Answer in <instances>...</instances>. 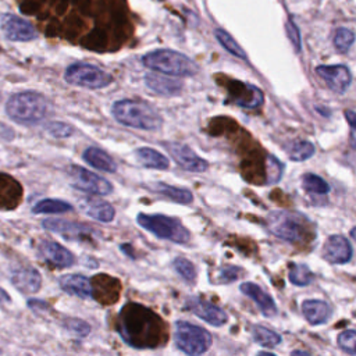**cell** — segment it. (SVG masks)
Listing matches in <instances>:
<instances>
[{
  "label": "cell",
  "mask_w": 356,
  "mask_h": 356,
  "mask_svg": "<svg viewBox=\"0 0 356 356\" xmlns=\"http://www.w3.org/2000/svg\"><path fill=\"white\" fill-rule=\"evenodd\" d=\"M117 330L130 346L156 348L166 341V325L159 314L139 303H126L117 317Z\"/></svg>",
  "instance_id": "cell-1"
},
{
  "label": "cell",
  "mask_w": 356,
  "mask_h": 356,
  "mask_svg": "<svg viewBox=\"0 0 356 356\" xmlns=\"http://www.w3.org/2000/svg\"><path fill=\"white\" fill-rule=\"evenodd\" d=\"M6 113L19 124L34 126L44 121L52 113V103L40 92H19L9 98Z\"/></svg>",
  "instance_id": "cell-2"
},
{
  "label": "cell",
  "mask_w": 356,
  "mask_h": 356,
  "mask_svg": "<svg viewBox=\"0 0 356 356\" xmlns=\"http://www.w3.org/2000/svg\"><path fill=\"white\" fill-rule=\"evenodd\" d=\"M267 228L277 238L291 244H305L312 238L310 220L296 212H271L267 217Z\"/></svg>",
  "instance_id": "cell-3"
},
{
  "label": "cell",
  "mask_w": 356,
  "mask_h": 356,
  "mask_svg": "<svg viewBox=\"0 0 356 356\" xmlns=\"http://www.w3.org/2000/svg\"><path fill=\"white\" fill-rule=\"evenodd\" d=\"M115 119L127 127L145 130V131H156L163 126V119L151 105L133 101L123 99L113 105L112 108Z\"/></svg>",
  "instance_id": "cell-4"
},
{
  "label": "cell",
  "mask_w": 356,
  "mask_h": 356,
  "mask_svg": "<svg viewBox=\"0 0 356 356\" xmlns=\"http://www.w3.org/2000/svg\"><path fill=\"white\" fill-rule=\"evenodd\" d=\"M142 63L149 70L160 73L163 76L192 77L196 76L199 71L198 65L192 59L183 53L167 49L146 53L142 58Z\"/></svg>",
  "instance_id": "cell-5"
},
{
  "label": "cell",
  "mask_w": 356,
  "mask_h": 356,
  "mask_svg": "<svg viewBox=\"0 0 356 356\" xmlns=\"http://www.w3.org/2000/svg\"><path fill=\"white\" fill-rule=\"evenodd\" d=\"M138 224L158 238L167 239L176 244H188L191 239L189 231L183 226L178 219L164 214H145L139 213L137 217Z\"/></svg>",
  "instance_id": "cell-6"
},
{
  "label": "cell",
  "mask_w": 356,
  "mask_h": 356,
  "mask_svg": "<svg viewBox=\"0 0 356 356\" xmlns=\"http://www.w3.org/2000/svg\"><path fill=\"white\" fill-rule=\"evenodd\" d=\"M174 341L178 349L188 356H202L210 349L213 338L203 327L181 320L176 323Z\"/></svg>",
  "instance_id": "cell-7"
},
{
  "label": "cell",
  "mask_w": 356,
  "mask_h": 356,
  "mask_svg": "<svg viewBox=\"0 0 356 356\" xmlns=\"http://www.w3.org/2000/svg\"><path fill=\"white\" fill-rule=\"evenodd\" d=\"M65 80L71 85L87 90H102L113 83V77L108 71L88 63H74L69 66Z\"/></svg>",
  "instance_id": "cell-8"
},
{
  "label": "cell",
  "mask_w": 356,
  "mask_h": 356,
  "mask_svg": "<svg viewBox=\"0 0 356 356\" xmlns=\"http://www.w3.org/2000/svg\"><path fill=\"white\" fill-rule=\"evenodd\" d=\"M67 176L74 188L94 196H106L113 192V185L96 173L81 166H70Z\"/></svg>",
  "instance_id": "cell-9"
},
{
  "label": "cell",
  "mask_w": 356,
  "mask_h": 356,
  "mask_svg": "<svg viewBox=\"0 0 356 356\" xmlns=\"http://www.w3.org/2000/svg\"><path fill=\"white\" fill-rule=\"evenodd\" d=\"M3 35L13 42H28L38 38V31L27 20L16 15H5L0 20Z\"/></svg>",
  "instance_id": "cell-10"
},
{
  "label": "cell",
  "mask_w": 356,
  "mask_h": 356,
  "mask_svg": "<svg viewBox=\"0 0 356 356\" xmlns=\"http://www.w3.org/2000/svg\"><path fill=\"white\" fill-rule=\"evenodd\" d=\"M44 228L48 231L56 232L67 239L71 241H83V239H90L95 234H98L92 227L76 221H67V220H60V219H46L42 221Z\"/></svg>",
  "instance_id": "cell-11"
},
{
  "label": "cell",
  "mask_w": 356,
  "mask_h": 356,
  "mask_svg": "<svg viewBox=\"0 0 356 356\" xmlns=\"http://www.w3.org/2000/svg\"><path fill=\"white\" fill-rule=\"evenodd\" d=\"M185 306L199 319L205 320L206 323L220 327L228 321V316L220 306L201 298V296H189L185 300Z\"/></svg>",
  "instance_id": "cell-12"
},
{
  "label": "cell",
  "mask_w": 356,
  "mask_h": 356,
  "mask_svg": "<svg viewBox=\"0 0 356 356\" xmlns=\"http://www.w3.org/2000/svg\"><path fill=\"white\" fill-rule=\"evenodd\" d=\"M316 73L327 84V87L338 95L345 94L352 84V74L344 65L319 66Z\"/></svg>",
  "instance_id": "cell-13"
},
{
  "label": "cell",
  "mask_w": 356,
  "mask_h": 356,
  "mask_svg": "<svg viewBox=\"0 0 356 356\" xmlns=\"http://www.w3.org/2000/svg\"><path fill=\"white\" fill-rule=\"evenodd\" d=\"M167 151L171 155V158L176 160V163L192 173H203L209 169V163L198 156L189 146L180 144V142H170L167 144Z\"/></svg>",
  "instance_id": "cell-14"
},
{
  "label": "cell",
  "mask_w": 356,
  "mask_h": 356,
  "mask_svg": "<svg viewBox=\"0 0 356 356\" xmlns=\"http://www.w3.org/2000/svg\"><path fill=\"white\" fill-rule=\"evenodd\" d=\"M353 248L344 235H331L323 248V257L331 264H345L350 262Z\"/></svg>",
  "instance_id": "cell-15"
},
{
  "label": "cell",
  "mask_w": 356,
  "mask_h": 356,
  "mask_svg": "<svg viewBox=\"0 0 356 356\" xmlns=\"http://www.w3.org/2000/svg\"><path fill=\"white\" fill-rule=\"evenodd\" d=\"M40 255L45 262L58 269L71 267L76 263V256L55 241H42L40 245Z\"/></svg>",
  "instance_id": "cell-16"
},
{
  "label": "cell",
  "mask_w": 356,
  "mask_h": 356,
  "mask_svg": "<svg viewBox=\"0 0 356 356\" xmlns=\"http://www.w3.org/2000/svg\"><path fill=\"white\" fill-rule=\"evenodd\" d=\"M232 84L234 85H231L230 88V96L237 106L245 108V109H256L263 105L264 96L259 88L251 84H242V83H232Z\"/></svg>",
  "instance_id": "cell-17"
},
{
  "label": "cell",
  "mask_w": 356,
  "mask_h": 356,
  "mask_svg": "<svg viewBox=\"0 0 356 356\" xmlns=\"http://www.w3.org/2000/svg\"><path fill=\"white\" fill-rule=\"evenodd\" d=\"M12 282L22 292L35 294L42 285V276L37 269L31 266L20 267L13 271Z\"/></svg>",
  "instance_id": "cell-18"
},
{
  "label": "cell",
  "mask_w": 356,
  "mask_h": 356,
  "mask_svg": "<svg viewBox=\"0 0 356 356\" xmlns=\"http://www.w3.org/2000/svg\"><path fill=\"white\" fill-rule=\"evenodd\" d=\"M239 289L244 295H246L255 300V303L259 306L260 312L266 317H274L277 314L278 307H277L273 296L269 295L267 292H264L259 285H256L253 282H244V284H241Z\"/></svg>",
  "instance_id": "cell-19"
},
{
  "label": "cell",
  "mask_w": 356,
  "mask_h": 356,
  "mask_svg": "<svg viewBox=\"0 0 356 356\" xmlns=\"http://www.w3.org/2000/svg\"><path fill=\"white\" fill-rule=\"evenodd\" d=\"M60 288L69 295L78 296L81 299L92 298L91 280L83 274H66L59 280Z\"/></svg>",
  "instance_id": "cell-20"
},
{
  "label": "cell",
  "mask_w": 356,
  "mask_h": 356,
  "mask_svg": "<svg viewBox=\"0 0 356 356\" xmlns=\"http://www.w3.org/2000/svg\"><path fill=\"white\" fill-rule=\"evenodd\" d=\"M80 205H81V209L85 212V214L102 223H110L116 216V210L110 203L95 196H87L81 199Z\"/></svg>",
  "instance_id": "cell-21"
},
{
  "label": "cell",
  "mask_w": 356,
  "mask_h": 356,
  "mask_svg": "<svg viewBox=\"0 0 356 356\" xmlns=\"http://www.w3.org/2000/svg\"><path fill=\"white\" fill-rule=\"evenodd\" d=\"M302 313L309 324L320 325L325 324L331 319L332 310L325 300L307 299L302 303Z\"/></svg>",
  "instance_id": "cell-22"
},
{
  "label": "cell",
  "mask_w": 356,
  "mask_h": 356,
  "mask_svg": "<svg viewBox=\"0 0 356 356\" xmlns=\"http://www.w3.org/2000/svg\"><path fill=\"white\" fill-rule=\"evenodd\" d=\"M145 84L146 87L162 96H176L183 91V83L178 80L169 78L167 76H159V74H146L145 76Z\"/></svg>",
  "instance_id": "cell-23"
},
{
  "label": "cell",
  "mask_w": 356,
  "mask_h": 356,
  "mask_svg": "<svg viewBox=\"0 0 356 356\" xmlns=\"http://www.w3.org/2000/svg\"><path fill=\"white\" fill-rule=\"evenodd\" d=\"M116 282H117V280L115 277H109L106 274L95 276L94 280H91L92 298L98 299V302H102V303L116 302L119 298L120 289H109Z\"/></svg>",
  "instance_id": "cell-24"
},
{
  "label": "cell",
  "mask_w": 356,
  "mask_h": 356,
  "mask_svg": "<svg viewBox=\"0 0 356 356\" xmlns=\"http://www.w3.org/2000/svg\"><path fill=\"white\" fill-rule=\"evenodd\" d=\"M83 158L90 166H92L96 170H101L105 173H116L117 171V163L113 160V158L99 148H94V146L88 148L84 152Z\"/></svg>",
  "instance_id": "cell-25"
},
{
  "label": "cell",
  "mask_w": 356,
  "mask_h": 356,
  "mask_svg": "<svg viewBox=\"0 0 356 356\" xmlns=\"http://www.w3.org/2000/svg\"><path fill=\"white\" fill-rule=\"evenodd\" d=\"M137 159L139 163L148 169H156V170H166L169 169V159L162 155L160 152L152 149V148H139L135 152Z\"/></svg>",
  "instance_id": "cell-26"
},
{
  "label": "cell",
  "mask_w": 356,
  "mask_h": 356,
  "mask_svg": "<svg viewBox=\"0 0 356 356\" xmlns=\"http://www.w3.org/2000/svg\"><path fill=\"white\" fill-rule=\"evenodd\" d=\"M153 191L169 198L170 201L181 203V205H189L194 201V195L191 191H188L185 188H178V187H173L169 184H163V183L156 184L153 187Z\"/></svg>",
  "instance_id": "cell-27"
},
{
  "label": "cell",
  "mask_w": 356,
  "mask_h": 356,
  "mask_svg": "<svg viewBox=\"0 0 356 356\" xmlns=\"http://www.w3.org/2000/svg\"><path fill=\"white\" fill-rule=\"evenodd\" d=\"M71 210L73 206L60 199H42L33 207V213L35 214H62Z\"/></svg>",
  "instance_id": "cell-28"
},
{
  "label": "cell",
  "mask_w": 356,
  "mask_h": 356,
  "mask_svg": "<svg viewBox=\"0 0 356 356\" xmlns=\"http://www.w3.org/2000/svg\"><path fill=\"white\" fill-rule=\"evenodd\" d=\"M252 337H253L255 342H257L262 346H269V348H274V346L280 345L282 341V338L278 332H276L267 327H263V325H253Z\"/></svg>",
  "instance_id": "cell-29"
},
{
  "label": "cell",
  "mask_w": 356,
  "mask_h": 356,
  "mask_svg": "<svg viewBox=\"0 0 356 356\" xmlns=\"http://www.w3.org/2000/svg\"><path fill=\"white\" fill-rule=\"evenodd\" d=\"M288 278L296 287H306L313 281L314 274L303 263H291L289 271H288Z\"/></svg>",
  "instance_id": "cell-30"
},
{
  "label": "cell",
  "mask_w": 356,
  "mask_h": 356,
  "mask_svg": "<svg viewBox=\"0 0 356 356\" xmlns=\"http://www.w3.org/2000/svg\"><path fill=\"white\" fill-rule=\"evenodd\" d=\"M214 37L216 40L219 41V44L228 52L231 53L232 56L238 58V59H242V60H246V53L244 52V49L237 44V41L224 30L221 28H217L214 31Z\"/></svg>",
  "instance_id": "cell-31"
},
{
  "label": "cell",
  "mask_w": 356,
  "mask_h": 356,
  "mask_svg": "<svg viewBox=\"0 0 356 356\" xmlns=\"http://www.w3.org/2000/svg\"><path fill=\"white\" fill-rule=\"evenodd\" d=\"M314 155V146L309 141H295L289 145L288 156L292 162H305Z\"/></svg>",
  "instance_id": "cell-32"
},
{
  "label": "cell",
  "mask_w": 356,
  "mask_h": 356,
  "mask_svg": "<svg viewBox=\"0 0 356 356\" xmlns=\"http://www.w3.org/2000/svg\"><path fill=\"white\" fill-rule=\"evenodd\" d=\"M303 188L312 195H325L330 192V185L321 177L313 173L303 176Z\"/></svg>",
  "instance_id": "cell-33"
},
{
  "label": "cell",
  "mask_w": 356,
  "mask_h": 356,
  "mask_svg": "<svg viewBox=\"0 0 356 356\" xmlns=\"http://www.w3.org/2000/svg\"><path fill=\"white\" fill-rule=\"evenodd\" d=\"M355 42V34L348 28H337L334 34V46L339 52H348Z\"/></svg>",
  "instance_id": "cell-34"
},
{
  "label": "cell",
  "mask_w": 356,
  "mask_h": 356,
  "mask_svg": "<svg viewBox=\"0 0 356 356\" xmlns=\"http://www.w3.org/2000/svg\"><path fill=\"white\" fill-rule=\"evenodd\" d=\"M176 271L188 282H194L196 278V269L192 262L185 257H176L173 262Z\"/></svg>",
  "instance_id": "cell-35"
},
{
  "label": "cell",
  "mask_w": 356,
  "mask_h": 356,
  "mask_svg": "<svg viewBox=\"0 0 356 356\" xmlns=\"http://www.w3.org/2000/svg\"><path fill=\"white\" fill-rule=\"evenodd\" d=\"M355 338H356L355 330H345V331H342V332L338 335L337 342H338L339 348H341L345 353H348V355H350V356H355V353H356V349H355Z\"/></svg>",
  "instance_id": "cell-36"
},
{
  "label": "cell",
  "mask_w": 356,
  "mask_h": 356,
  "mask_svg": "<svg viewBox=\"0 0 356 356\" xmlns=\"http://www.w3.org/2000/svg\"><path fill=\"white\" fill-rule=\"evenodd\" d=\"M65 327L78 337H87L91 332V325L81 319L69 317L65 320Z\"/></svg>",
  "instance_id": "cell-37"
},
{
  "label": "cell",
  "mask_w": 356,
  "mask_h": 356,
  "mask_svg": "<svg viewBox=\"0 0 356 356\" xmlns=\"http://www.w3.org/2000/svg\"><path fill=\"white\" fill-rule=\"evenodd\" d=\"M46 131L55 138H69L74 134V128L70 124L62 121H52L46 124Z\"/></svg>",
  "instance_id": "cell-38"
},
{
  "label": "cell",
  "mask_w": 356,
  "mask_h": 356,
  "mask_svg": "<svg viewBox=\"0 0 356 356\" xmlns=\"http://www.w3.org/2000/svg\"><path fill=\"white\" fill-rule=\"evenodd\" d=\"M269 166H267V184H276L281 180L282 176V164L274 156H269Z\"/></svg>",
  "instance_id": "cell-39"
},
{
  "label": "cell",
  "mask_w": 356,
  "mask_h": 356,
  "mask_svg": "<svg viewBox=\"0 0 356 356\" xmlns=\"http://www.w3.org/2000/svg\"><path fill=\"white\" fill-rule=\"evenodd\" d=\"M241 274V269L237 266H226L220 271V278L223 282H232Z\"/></svg>",
  "instance_id": "cell-40"
},
{
  "label": "cell",
  "mask_w": 356,
  "mask_h": 356,
  "mask_svg": "<svg viewBox=\"0 0 356 356\" xmlns=\"http://www.w3.org/2000/svg\"><path fill=\"white\" fill-rule=\"evenodd\" d=\"M287 33H288V37H289V40H291V42H292L295 51L299 52V51H300V35H299V30H298V27L295 26V23L291 22V20L287 23Z\"/></svg>",
  "instance_id": "cell-41"
},
{
  "label": "cell",
  "mask_w": 356,
  "mask_h": 356,
  "mask_svg": "<svg viewBox=\"0 0 356 356\" xmlns=\"http://www.w3.org/2000/svg\"><path fill=\"white\" fill-rule=\"evenodd\" d=\"M10 302H12L10 294L0 287V303H10Z\"/></svg>",
  "instance_id": "cell-42"
},
{
  "label": "cell",
  "mask_w": 356,
  "mask_h": 356,
  "mask_svg": "<svg viewBox=\"0 0 356 356\" xmlns=\"http://www.w3.org/2000/svg\"><path fill=\"white\" fill-rule=\"evenodd\" d=\"M345 116H346V119H348V121L350 124V128L353 130L355 128V113L352 110H346Z\"/></svg>",
  "instance_id": "cell-43"
},
{
  "label": "cell",
  "mask_w": 356,
  "mask_h": 356,
  "mask_svg": "<svg viewBox=\"0 0 356 356\" xmlns=\"http://www.w3.org/2000/svg\"><path fill=\"white\" fill-rule=\"evenodd\" d=\"M291 356H312L309 352H306V350H300V349H295V350H292V353H291Z\"/></svg>",
  "instance_id": "cell-44"
},
{
  "label": "cell",
  "mask_w": 356,
  "mask_h": 356,
  "mask_svg": "<svg viewBox=\"0 0 356 356\" xmlns=\"http://www.w3.org/2000/svg\"><path fill=\"white\" fill-rule=\"evenodd\" d=\"M256 356H276L274 353H271V352H266V350H260Z\"/></svg>",
  "instance_id": "cell-45"
}]
</instances>
